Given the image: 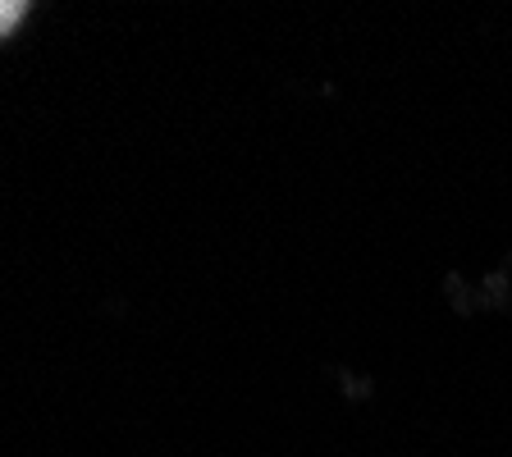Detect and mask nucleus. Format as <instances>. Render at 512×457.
I'll return each instance as SVG.
<instances>
[{"label":"nucleus","mask_w":512,"mask_h":457,"mask_svg":"<svg viewBox=\"0 0 512 457\" xmlns=\"http://www.w3.org/2000/svg\"><path fill=\"white\" fill-rule=\"evenodd\" d=\"M23 14H28V5H23V0H0V37H5V32H10Z\"/></svg>","instance_id":"f257e3e1"}]
</instances>
